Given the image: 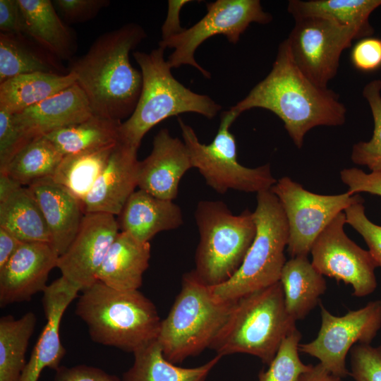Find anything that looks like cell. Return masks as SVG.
<instances>
[{"label": "cell", "mask_w": 381, "mask_h": 381, "mask_svg": "<svg viewBox=\"0 0 381 381\" xmlns=\"http://www.w3.org/2000/svg\"><path fill=\"white\" fill-rule=\"evenodd\" d=\"M23 241L0 227V268L3 267Z\"/></svg>", "instance_id": "bcb514c9"}, {"label": "cell", "mask_w": 381, "mask_h": 381, "mask_svg": "<svg viewBox=\"0 0 381 381\" xmlns=\"http://www.w3.org/2000/svg\"><path fill=\"white\" fill-rule=\"evenodd\" d=\"M298 381H342L338 377L331 374L320 363L312 368L299 378Z\"/></svg>", "instance_id": "7dc6e473"}, {"label": "cell", "mask_w": 381, "mask_h": 381, "mask_svg": "<svg viewBox=\"0 0 381 381\" xmlns=\"http://www.w3.org/2000/svg\"><path fill=\"white\" fill-rule=\"evenodd\" d=\"M253 213L256 234L241 267L229 280L212 287L213 295L220 301L234 302L279 282L289 240L284 211L270 189L257 193Z\"/></svg>", "instance_id": "ba28073f"}, {"label": "cell", "mask_w": 381, "mask_h": 381, "mask_svg": "<svg viewBox=\"0 0 381 381\" xmlns=\"http://www.w3.org/2000/svg\"><path fill=\"white\" fill-rule=\"evenodd\" d=\"M206 7V15L197 23L161 40L159 47L174 49L167 59L171 68L189 65L210 78V73L195 61L198 47L217 35H223L229 42L236 44L250 23L267 24L272 16L262 9L259 0H217L207 4Z\"/></svg>", "instance_id": "30bf717a"}, {"label": "cell", "mask_w": 381, "mask_h": 381, "mask_svg": "<svg viewBox=\"0 0 381 381\" xmlns=\"http://www.w3.org/2000/svg\"><path fill=\"white\" fill-rule=\"evenodd\" d=\"M145 37L140 25L126 24L98 37L84 55L71 61L68 72L75 75L93 115L121 121L133 114L143 76L129 54Z\"/></svg>", "instance_id": "7a4b0ae2"}, {"label": "cell", "mask_w": 381, "mask_h": 381, "mask_svg": "<svg viewBox=\"0 0 381 381\" xmlns=\"http://www.w3.org/2000/svg\"><path fill=\"white\" fill-rule=\"evenodd\" d=\"M55 381H120L98 368L80 365L73 367L59 366L56 370Z\"/></svg>", "instance_id": "7bdbcfd3"}, {"label": "cell", "mask_w": 381, "mask_h": 381, "mask_svg": "<svg viewBox=\"0 0 381 381\" xmlns=\"http://www.w3.org/2000/svg\"><path fill=\"white\" fill-rule=\"evenodd\" d=\"M0 30L6 34L24 35L23 18L18 0H0Z\"/></svg>", "instance_id": "ee69618b"}, {"label": "cell", "mask_w": 381, "mask_h": 381, "mask_svg": "<svg viewBox=\"0 0 381 381\" xmlns=\"http://www.w3.org/2000/svg\"><path fill=\"white\" fill-rule=\"evenodd\" d=\"M164 49L133 55L143 76L140 95L133 114L119 128L120 141L138 150L145 134L164 119L185 112L213 119L222 107L212 98L191 91L171 74Z\"/></svg>", "instance_id": "277c9868"}, {"label": "cell", "mask_w": 381, "mask_h": 381, "mask_svg": "<svg viewBox=\"0 0 381 381\" xmlns=\"http://www.w3.org/2000/svg\"><path fill=\"white\" fill-rule=\"evenodd\" d=\"M234 302H222L212 287L191 271L183 275L181 289L162 320L157 341L164 357L176 364L210 348L227 320Z\"/></svg>", "instance_id": "8992f818"}, {"label": "cell", "mask_w": 381, "mask_h": 381, "mask_svg": "<svg viewBox=\"0 0 381 381\" xmlns=\"http://www.w3.org/2000/svg\"><path fill=\"white\" fill-rule=\"evenodd\" d=\"M0 227L23 242L52 243L42 212L28 186L19 187L0 201Z\"/></svg>", "instance_id": "4316f807"}, {"label": "cell", "mask_w": 381, "mask_h": 381, "mask_svg": "<svg viewBox=\"0 0 381 381\" xmlns=\"http://www.w3.org/2000/svg\"><path fill=\"white\" fill-rule=\"evenodd\" d=\"M190 2L188 0H169L167 18L162 26V40L182 32L184 28L181 26L179 13L182 7Z\"/></svg>", "instance_id": "f6af8a7d"}, {"label": "cell", "mask_w": 381, "mask_h": 381, "mask_svg": "<svg viewBox=\"0 0 381 381\" xmlns=\"http://www.w3.org/2000/svg\"><path fill=\"white\" fill-rule=\"evenodd\" d=\"M363 38L354 28L310 16L295 19L286 41L291 58L301 72L318 87L327 88L337 73L341 53L353 40Z\"/></svg>", "instance_id": "8fae6325"}, {"label": "cell", "mask_w": 381, "mask_h": 381, "mask_svg": "<svg viewBox=\"0 0 381 381\" xmlns=\"http://www.w3.org/2000/svg\"><path fill=\"white\" fill-rule=\"evenodd\" d=\"M138 149L119 141L92 188L83 201L85 213L119 215L138 183Z\"/></svg>", "instance_id": "d6986e66"}, {"label": "cell", "mask_w": 381, "mask_h": 381, "mask_svg": "<svg viewBox=\"0 0 381 381\" xmlns=\"http://www.w3.org/2000/svg\"><path fill=\"white\" fill-rule=\"evenodd\" d=\"M363 201V199L353 203L344 210L346 224L361 234L378 267H381V226L374 224L366 217Z\"/></svg>", "instance_id": "f35d334b"}, {"label": "cell", "mask_w": 381, "mask_h": 381, "mask_svg": "<svg viewBox=\"0 0 381 381\" xmlns=\"http://www.w3.org/2000/svg\"><path fill=\"white\" fill-rule=\"evenodd\" d=\"M296 322L286 311L278 282L236 301L210 348L222 357L248 353L269 365Z\"/></svg>", "instance_id": "5b68a950"}, {"label": "cell", "mask_w": 381, "mask_h": 381, "mask_svg": "<svg viewBox=\"0 0 381 381\" xmlns=\"http://www.w3.org/2000/svg\"><path fill=\"white\" fill-rule=\"evenodd\" d=\"M301 334L294 329L282 341L273 360L265 371L258 375V381H298L308 371L312 364L306 365L299 356Z\"/></svg>", "instance_id": "d590c367"}, {"label": "cell", "mask_w": 381, "mask_h": 381, "mask_svg": "<svg viewBox=\"0 0 381 381\" xmlns=\"http://www.w3.org/2000/svg\"><path fill=\"white\" fill-rule=\"evenodd\" d=\"M340 177L352 194L365 192L381 196V171L365 173L355 167L344 169L341 171Z\"/></svg>", "instance_id": "60d3db41"}, {"label": "cell", "mask_w": 381, "mask_h": 381, "mask_svg": "<svg viewBox=\"0 0 381 381\" xmlns=\"http://www.w3.org/2000/svg\"><path fill=\"white\" fill-rule=\"evenodd\" d=\"M20 185L12 177L4 171H0V201L4 200Z\"/></svg>", "instance_id": "c3c4849f"}, {"label": "cell", "mask_w": 381, "mask_h": 381, "mask_svg": "<svg viewBox=\"0 0 381 381\" xmlns=\"http://www.w3.org/2000/svg\"><path fill=\"white\" fill-rule=\"evenodd\" d=\"M344 212L337 214L314 241L310 253L312 264L322 274L353 288V295L364 297L377 288L378 267L369 250L358 246L344 231Z\"/></svg>", "instance_id": "5bb4252c"}, {"label": "cell", "mask_w": 381, "mask_h": 381, "mask_svg": "<svg viewBox=\"0 0 381 381\" xmlns=\"http://www.w3.org/2000/svg\"><path fill=\"white\" fill-rule=\"evenodd\" d=\"M353 66L362 72H373L381 67V38L367 37L358 41L350 55Z\"/></svg>", "instance_id": "ab89813d"}, {"label": "cell", "mask_w": 381, "mask_h": 381, "mask_svg": "<svg viewBox=\"0 0 381 381\" xmlns=\"http://www.w3.org/2000/svg\"><path fill=\"white\" fill-rule=\"evenodd\" d=\"M380 6L381 0H290L287 10L294 19L320 17L354 28L365 38L374 33L369 17Z\"/></svg>", "instance_id": "83f0119b"}, {"label": "cell", "mask_w": 381, "mask_h": 381, "mask_svg": "<svg viewBox=\"0 0 381 381\" xmlns=\"http://www.w3.org/2000/svg\"><path fill=\"white\" fill-rule=\"evenodd\" d=\"M150 251V242H140L127 232H119L98 271L97 281L116 290H138L149 266Z\"/></svg>", "instance_id": "603a6c76"}, {"label": "cell", "mask_w": 381, "mask_h": 381, "mask_svg": "<svg viewBox=\"0 0 381 381\" xmlns=\"http://www.w3.org/2000/svg\"><path fill=\"white\" fill-rule=\"evenodd\" d=\"M116 145L64 155L52 179L83 203L106 167Z\"/></svg>", "instance_id": "1f68e13d"}, {"label": "cell", "mask_w": 381, "mask_h": 381, "mask_svg": "<svg viewBox=\"0 0 381 381\" xmlns=\"http://www.w3.org/2000/svg\"><path fill=\"white\" fill-rule=\"evenodd\" d=\"M195 219L200 241L192 271L204 284L220 285L237 272L256 234L253 213L246 210L235 215L219 200H202Z\"/></svg>", "instance_id": "52a82bcc"}, {"label": "cell", "mask_w": 381, "mask_h": 381, "mask_svg": "<svg viewBox=\"0 0 381 381\" xmlns=\"http://www.w3.org/2000/svg\"><path fill=\"white\" fill-rule=\"evenodd\" d=\"M33 139L13 114L0 109V170Z\"/></svg>", "instance_id": "8d00e7d4"}, {"label": "cell", "mask_w": 381, "mask_h": 381, "mask_svg": "<svg viewBox=\"0 0 381 381\" xmlns=\"http://www.w3.org/2000/svg\"><path fill=\"white\" fill-rule=\"evenodd\" d=\"M35 72L63 74L56 58L33 44L25 35L0 32V83Z\"/></svg>", "instance_id": "f546056e"}, {"label": "cell", "mask_w": 381, "mask_h": 381, "mask_svg": "<svg viewBox=\"0 0 381 381\" xmlns=\"http://www.w3.org/2000/svg\"><path fill=\"white\" fill-rule=\"evenodd\" d=\"M76 315L96 343L135 353L157 340L162 320L138 290L120 291L99 281L78 297Z\"/></svg>", "instance_id": "3957f363"}, {"label": "cell", "mask_w": 381, "mask_h": 381, "mask_svg": "<svg viewBox=\"0 0 381 381\" xmlns=\"http://www.w3.org/2000/svg\"><path fill=\"white\" fill-rule=\"evenodd\" d=\"M152 145L150 154L140 161L138 187L157 198L174 200L181 178L193 168L188 149L167 128L157 133Z\"/></svg>", "instance_id": "ac0fdd59"}, {"label": "cell", "mask_w": 381, "mask_h": 381, "mask_svg": "<svg viewBox=\"0 0 381 381\" xmlns=\"http://www.w3.org/2000/svg\"><path fill=\"white\" fill-rule=\"evenodd\" d=\"M28 312L19 319L11 315L0 319V381H20L26 365L25 353L36 325Z\"/></svg>", "instance_id": "d6a6232c"}, {"label": "cell", "mask_w": 381, "mask_h": 381, "mask_svg": "<svg viewBox=\"0 0 381 381\" xmlns=\"http://www.w3.org/2000/svg\"><path fill=\"white\" fill-rule=\"evenodd\" d=\"M133 355V363L123 373L122 381H205L222 358L217 355L195 368L179 367L164 357L157 340Z\"/></svg>", "instance_id": "f1b7e54d"}, {"label": "cell", "mask_w": 381, "mask_h": 381, "mask_svg": "<svg viewBox=\"0 0 381 381\" xmlns=\"http://www.w3.org/2000/svg\"><path fill=\"white\" fill-rule=\"evenodd\" d=\"M238 116L231 109L224 111L218 131L208 145L201 143L192 127L178 118L193 167L198 169L206 183L219 193L229 190L257 193L270 190L277 180L269 164L248 168L237 160L236 140L230 127Z\"/></svg>", "instance_id": "9c48e42d"}, {"label": "cell", "mask_w": 381, "mask_h": 381, "mask_svg": "<svg viewBox=\"0 0 381 381\" xmlns=\"http://www.w3.org/2000/svg\"><path fill=\"white\" fill-rule=\"evenodd\" d=\"M282 284L285 307L296 321L303 319L319 303L327 289L323 277L308 256H297L287 260L282 270Z\"/></svg>", "instance_id": "d4e9b609"}, {"label": "cell", "mask_w": 381, "mask_h": 381, "mask_svg": "<svg viewBox=\"0 0 381 381\" xmlns=\"http://www.w3.org/2000/svg\"><path fill=\"white\" fill-rule=\"evenodd\" d=\"M76 83L73 73L35 72L0 83V109L17 114L68 88Z\"/></svg>", "instance_id": "484cf974"}, {"label": "cell", "mask_w": 381, "mask_h": 381, "mask_svg": "<svg viewBox=\"0 0 381 381\" xmlns=\"http://www.w3.org/2000/svg\"><path fill=\"white\" fill-rule=\"evenodd\" d=\"M381 80H373L363 88V95L372 113L374 130L369 141H361L353 146L351 160L367 166L371 171H381Z\"/></svg>", "instance_id": "e575fe53"}, {"label": "cell", "mask_w": 381, "mask_h": 381, "mask_svg": "<svg viewBox=\"0 0 381 381\" xmlns=\"http://www.w3.org/2000/svg\"><path fill=\"white\" fill-rule=\"evenodd\" d=\"M270 190L278 198L287 219V251L291 258L308 256L314 241L331 221L363 199L349 191L333 195L314 193L287 176L277 180Z\"/></svg>", "instance_id": "7c38bea8"}, {"label": "cell", "mask_w": 381, "mask_h": 381, "mask_svg": "<svg viewBox=\"0 0 381 381\" xmlns=\"http://www.w3.org/2000/svg\"><path fill=\"white\" fill-rule=\"evenodd\" d=\"M24 35L58 59H68L75 49L70 29L60 19L49 0H18Z\"/></svg>", "instance_id": "cb8c5ba5"}, {"label": "cell", "mask_w": 381, "mask_h": 381, "mask_svg": "<svg viewBox=\"0 0 381 381\" xmlns=\"http://www.w3.org/2000/svg\"><path fill=\"white\" fill-rule=\"evenodd\" d=\"M59 255L51 243L23 242L0 268V306L26 301L47 287Z\"/></svg>", "instance_id": "2e32d148"}, {"label": "cell", "mask_w": 381, "mask_h": 381, "mask_svg": "<svg viewBox=\"0 0 381 381\" xmlns=\"http://www.w3.org/2000/svg\"><path fill=\"white\" fill-rule=\"evenodd\" d=\"M13 115L23 128L35 138L80 123L93 114L86 95L75 83L61 92Z\"/></svg>", "instance_id": "44dd1931"}, {"label": "cell", "mask_w": 381, "mask_h": 381, "mask_svg": "<svg viewBox=\"0 0 381 381\" xmlns=\"http://www.w3.org/2000/svg\"><path fill=\"white\" fill-rule=\"evenodd\" d=\"M256 107L276 114L298 148L313 128L341 126L346 121V109L339 95L318 87L301 72L291 58L286 40L279 46L269 74L230 109L240 115Z\"/></svg>", "instance_id": "6da1fadb"}, {"label": "cell", "mask_w": 381, "mask_h": 381, "mask_svg": "<svg viewBox=\"0 0 381 381\" xmlns=\"http://www.w3.org/2000/svg\"><path fill=\"white\" fill-rule=\"evenodd\" d=\"M119 229L140 242H150L157 234L183 224L181 208L173 200L157 198L139 189L129 197L119 213Z\"/></svg>", "instance_id": "7402d4cb"}, {"label": "cell", "mask_w": 381, "mask_h": 381, "mask_svg": "<svg viewBox=\"0 0 381 381\" xmlns=\"http://www.w3.org/2000/svg\"><path fill=\"white\" fill-rule=\"evenodd\" d=\"M79 291L62 276L43 291L42 301L47 323L26 363L20 381H38L45 368L55 370L59 368L66 354L59 334L61 319Z\"/></svg>", "instance_id": "e0dca14e"}, {"label": "cell", "mask_w": 381, "mask_h": 381, "mask_svg": "<svg viewBox=\"0 0 381 381\" xmlns=\"http://www.w3.org/2000/svg\"><path fill=\"white\" fill-rule=\"evenodd\" d=\"M321 325L316 338L299 344V351L315 357L331 374L349 375L346 358L357 344H370L381 327V300L368 303L342 316L330 313L322 304Z\"/></svg>", "instance_id": "4fadbf2b"}, {"label": "cell", "mask_w": 381, "mask_h": 381, "mask_svg": "<svg viewBox=\"0 0 381 381\" xmlns=\"http://www.w3.org/2000/svg\"><path fill=\"white\" fill-rule=\"evenodd\" d=\"M54 3L71 22H83L93 18L109 4L106 0H56Z\"/></svg>", "instance_id": "b9f144b4"}, {"label": "cell", "mask_w": 381, "mask_h": 381, "mask_svg": "<svg viewBox=\"0 0 381 381\" xmlns=\"http://www.w3.org/2000/svg\"><path fill=\"white\" fill-rule=\"evenodd\" d=\"M351 371L355 381H381V345L357 344L350 350Z\"/></svg>", "instance_id": "74e56055"}, {"label": "cell", "mask_w": 381, "mask_h": 381, "mask_svg": "<svg viewBox=\"0 0 381 381\" xmlns=\"http://www.w3.org/2000/svg\"><path fill=\"white\" fill-rule=\"evenodd\" d=\"M119 229L114 215L86 212L78 231L67 250L59 256L61 276L80 291L97 281L102 263Z\"/></svg>", "instance_id": "9a60e30c"}, {"label": "cell", "mask_w": 381, "mask_h": 381, "mask_svg": "<svg viewBox=\"0 0 381 381\" xmlns=\"http://www.w3.org/2000/svg\"><path fill=\"white\" fill-rule=\"evenodd\" d=\"M122 121L92 115L86 120L46 135L63 155L99 149L120 141Z\"/></svg>", "instance_id": "4dcf8cb0"}, {"label": "cell", "mask_w": 381, "mask_h": 381, "mask_svg": "<svg viewBox=\"0 0 381 381\" xmlns=\"http://www.w3.org/2000/svg\"><path fill=\"white\" fill-rule=\"evenodd\" d=\"M42 212L50 231L52 246L62 255L75 237L85 214L82 202L52 176L28 186Z\"/></svg>", "instance_id": "ffe728a7"}, {"label": "cell", "mask_w": 381, "mask_h": 381, "mask_svg": "<svg viewBox=\"0 0 381 381\" xmlns=\"http://www.w3.org/2000/svg\"><path fill=\"white\" fill-rule=\"evenodd\" d=\"M63 157L52 141L40 135L25 146L0 171L28 186L38 179L52 176Z\"/></svg>", "instance_id": "836d02e7"}]
</instances>
